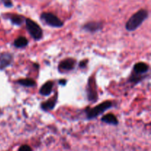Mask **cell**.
Segmentation results:
<instances>
[{
  "instance_id": "6da1fadb",
  "label": "cell",
  "mask_w": 151,
  "mask_h": 151,
  "mask_svg": "<svg viewBox=\"0 0 151 151\" xmlns=\"http://www.w3.org/2000/svg\"><path fill=\"white\" fill-rule=\"evenodd\" d=\"M148 10L146 9H141L131 16L125 24V29L129 32L138 29L143 22L148 18Z\"/></svg>"
},
{
  "instance_id": "7a4b0ae2",
  "label": "cell",
  "mask_w": 151,
  "mask_h": 151,
  "mask_svg": "<svg viewBox=\"0 0 151 151\" xmlns=\"http://www.w3.org/2000/svg\"><path fill=\"white\" fill-rule=\"evenodd\" d=\"M150 69L147 63L144 62H138L134 65L133 72L129 78V82L134 85L139 83L147 77V73Z\"/></svg>"
},
{
  "instance_id": "3957f363",
  "label": "cell",
  "mask_w": 151,
  "mask_h": 151,
  "mask_svg": "<svg viewBox=\"0 0 151 151\" xmlns=\"http://www.w3.org/2000/svg\"><path fill=\"white\" fill-rule=\"evenodd\" d=\"M112 106H113L112 102L109 101V100H106V101L103 102V103H100V104L94 106V107L90 108V109L88 108L86 111V118L88 119H95L96 117L104 113L106 111L111 109Z\"/></svg>"
},
{
  "instance_id": "277c9868",
  "label": "cell",
  "mask_w": 151,
  "mask_h": 151,
  "mask_svg": "<svg viewBox=\"0 0 151 151\" xmlns=\"http://www.w3.org/2000/svg\"><path fill=\"white\" fill-rule=\"evenodd\" d=\"M25 24L28 32L35 41H40L43 37V30L41 27L30 19H25Z\"/></svg>"
},
{
  "instance_id": "5b68a950",
  "label": "cell",
  "mask_w": 151,
  "mask_h": 151,
  "mask_svg": "<svg viewBox=\"0 0 151 151\" xmlns=\"http://www.w3.org/2000/svg\"><path fill=\"white\" fill-rule=\"evenodd\" d=\"M41 20L46 24L55 28H60L63 26V22L56 15L48 12H44L41 14Z\"/></svg>"
},
{
  "instance_id": "8992f818",
  "label": "cell",
  "mask_w": 151,
  "mask_h": 151,
  "mask_svg": "<svg viewBox=\"0 0 151 151\" xmlns=\"http://www.w3.org/2000/svg\"><path fill=\"white\" fill-rule=\"evenodd\" d=\"M87 99L89 102L94 103H96L98 99V93H97V86L96 83L95 77L91 75L87 83L86 86Z\"/></svg>"
},
{
  "instance_id": "52a82bcc",
  "label": "cell",
  "mask_w": 151,
  "mask_h": 151,
  "mask_svg": "<svg viewBox=\"0 0 151 151\" xmlns=\"http://www.w3.org/2000/svg\"><path fill=\"white\" fill-rule=\"evenodd\" d=\"M76 65V60L72 58H67L61 60L58 64V71L60 72H66L72 71L75 69Z\"/></svg>"
},
{
  "instance_id": "ba28073f",
  "label": "cell",
  "mask_w": 151,
  "mask_h": 151,
  "mask_svg": "<svg viewBox=\"0 0 151 151\" xmlns=\"http://www.w3.org/2000/svg\"><path fill=\"white\" fill-rule=\"evenodd\" d=\"M13 62V55L10 52L0 53V70L2 71L11 66Z\"/></svg>"
},
{
  "instance_id": "9c48e42d",
  "label": "cell",
  "mask_w": 151,
  "mask_h": 151,
  "mask_svg": "<svg viewBox=\"0 0 151 151\" xmlns=\"http://www.w3.org/2000/svg\"><path fill=\"white\" fill-rule=\"evenodd\" d=\"M103 28V23L101 22H89L86 23L83 26V29L84 30L87 31V32H98V31L101 30Z\"/></svg>"
},
{
  "instance_id": "30bf717a",
  "label": "cell",
  "mask_w": 151,
  "mask_h": 151,
  "mask_svg": "<svg viewBox=\"0 0 151 151\" xmlns=\"http://www.w3.org/2000/svg\"><path fill=\"white\" fill-rule=\"evenodd\" d=\"M57 101H58V93L55 94L54 97H52V98L49 99L48 100H47V101L41 103V110H43L45 112L53 110V109H55V107Z\"/></svg>"
},
{
  "instance_id": "8fae6325",
  "label": "cell",
  "mask_w": 151,
  "mask_h": 151,
  "mask_svg": "<svg viewBox=\"0 0 151 151\" xmlns=\"http://www.w3.org/2000/svg\"><path fill=\"white\" fill-rule=\"evenodd\" d=\"M6 18L8 19L13 25H15V26H18V27L23 24L25 22V19H26V18H25L24 16H22V15H19V14H13H13H12V13L9 14L8 13V14L6 16Z\"/></svg>"
},
{
  "instance_id": "7c38bea8",
  "label": "cell",
  "mask_w": 151,
  "mask_h": 151,
  "mask_svg": "<svg viewBox=\"0 0 151 151\" xmlns=\"http://www.w3.org/2000/svg\"><path fill=\"white\" fill-rule=\"evenodd\" d=\"M53 87H54V82L52 81H47L41 87L39 90V94L45 97L50 95L52 91Z\"/></svg>"
},
{
  "instance_id": "4fadbf2b",
  "label": "cell",
  "mask_w": 151,
  "mask_h": 151,
  "mask_svg": "<svg viewBox=\"0 0 151 151\" xmlns=\"http://www.w3.org/2000/svg\"><path fill=\"white\" fill-rule=\"evenodd\" d=\"M101 121L111 125H117L119 124V120L113 114H107L104 115L101 118Z\"/></svg>"
},
{
  "instance_id": "5bb4252c",
  "label": "cell",
  "mask_w": 151,
  "mask_h": 151,
  "mask_svg": "<svg viewBox=\"0 0 151 151\" xmlns=\"http://www.w3.org/2000/svg\"><path fill=\"white\" fill-rule=\"evenodd\" d=\"M28 44H29V41L26 37L20 36L15 40L13 42V46L18 49L24 48L28 45Z\"/></svg>"
},
{
  "instance_id": "9a60e30c",
  "label": "cell",
  "mask_w": 151,
  "mask_h": 151,
  "mask_svg": "<svg viewBox=\"0 0 151 151\" xmlns=\"http://www.w3.org/2000/svg\"><path fill=\"white\" fill-rule=\"evenodd\" d=\"M16 83L24 87H34L36 86V82L32 78H25V79H20L16 81Z\"/></svg>"
},
{
  "instance_id": "2e32d148",
  "label": "cell",
  "mask_w": 151,
  "mask_h": 151,
  "mask_svg": "<svg viewBox=\"0 0 151 151\" xmlns=\"http://www.w3.org/2000/svg\"><path fill=\"white\" fill-rule=\"evenodd\" d=\"M1 1L4 4V7H12L13 6V4L11 0H1Z\"/></svg>"
},
{
  "instance_id": "e0dca14e",
  "label": "cell",
  "mask_w": 151,
  "mask_h": 151,
  "mask_svg": "<svg viewBox=\"0 0 151 151\" xmlns=\"http://www.w3.org/2000/svg\"><path fill=\"white\" fill-rule=\"evenodd\" d=\"M18 151H32V148L27 145H23L19 148Z\"/></svg>"
},
{
  "instance_id": "ac0fdd59",
  "label": "cell",
  "mask_w": 151,
  "mask_h": 151,
  "mask_svg": "<svg viewBox=\"0 0 151 151\" xmlns=\"http://www.w3.org/2000/svg\"><path fill=\"white\" fill-rule=\"evenodd\" d=\"M87 63H88V60H87V59H84V60H83L82 61L80 62L79 63L80 68H81V69H84V68L86 67Z\"/></svg>"
},
{
  "instance_id": "d6986e66",
  "label": "cell",
  "mask_w": 151,
  "mask_h": 151,
  "mask_svg": "<svg viewBox=\"0 0 151 151\" xmlns=\"http://www.w3.org/2000/svg\"><path fill=\"white\" fill-rule=\"evenodd\" d=\"M58 83L61 86H66V84L67 83V81L66 79H61L59 80Z\"/></svg>"
},
{
  "instance_id": "ffe728a7",
  "label": "cell",
  "mask_w": 151,
  "mask_h": 151,
  "mask_svg": "<svg viewBox=\"0 0 151 151\" xmlns=\"http://www.w3.org/2000/svg\"><path fill=\"white\" fill-rule=\"evenodd\" d=\"M1 114H2V112H1V110H0V115H1Z\"/></svg>"
}]
</instances>
